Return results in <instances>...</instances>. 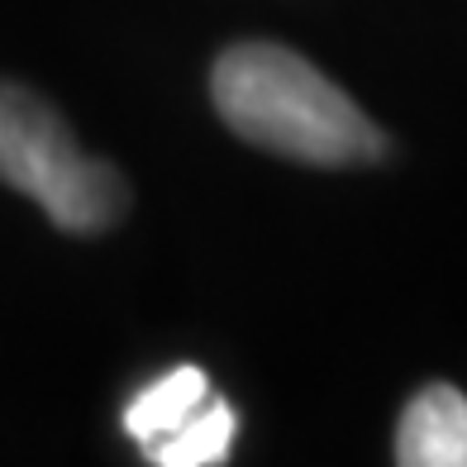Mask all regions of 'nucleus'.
<instances>
[{
	"instance_id": "obj_3",
	"label": "nucleus",
	"mask_w": 467,
	"mask_h": 467,
	"mask_svg": "<svg viewBox=\"0 0 467 467\" xmlns=\"http://www.w3.org/2000/svg\"><path fill=\"white\" fill-rule=\"evenodd\" d=\"M400 467H467V396L449 381H430L410 396L396 430Z\"/></svg>"
},
{
	"instance_id": "obj_1",
	"label": "nucleus",
	"mask_w": 467,
	"mask_h": 467,
	"mask_svg": "<svg viewBox=\"0 0 467 467\" xmlns=\"http://www.w3.org/2000/svg\"><path fill=\"white\" fill-rule=\"evenodd\" d=\"M215 110L234 134L310 167H358L387 158V139L334 81L282 44H239L210 72Z\"/></svg>"
},
{
	"instance_id": "obj_2",
	"label": "nucleus",
	"mask_w": 467,
	"mask_h": 467,
	"mask_svg": "<svg viewBox=\"0 0 467 467\" xmlns=\"http://www.w3.org/2000/svg\"><path fill=\"white\" fill-rule=\"evenodd\" d=\"M0 182L38 201L67 234H100L130 210L124 177L81 153L62 115L19 81H0Z\"/></svg>"
},
{
	"instance_id": "obj_5",
	"label": "nucleus",
	"mask_w": 467,
	"mask_h": 467,
	"mask_svg": "<svg viewBox=\"0 0 467 467\" xmlns=\"http://www.w3.org/2000/svg\"><path fill=\"white\" fill-rule=\"evenodd\" d=\"M205 400H210V377L201 368H172L158 381H148L130 406H124V430H130V439L143 449V443L172 434L191 410L205 406Z\"/></svg>"
},
{
	"instance_id": "obj_4",
	"label": "nucleus",
	"mask_w": 467,
	"mask_h": 467,
	"mask_svg": "<svg viewBox=\"0 0 467 467\" xmlns=\"http://www.w3.org/2000/svg\"><path fill=\"white\" fill-rule=\"evenodd\" d=\"M234 434H239V415H234L229 400H220L210 391L205 406L191 410L172 434L143 443V458L158 467H215L229 458Z\"/></svg>"
}]
</instances>
